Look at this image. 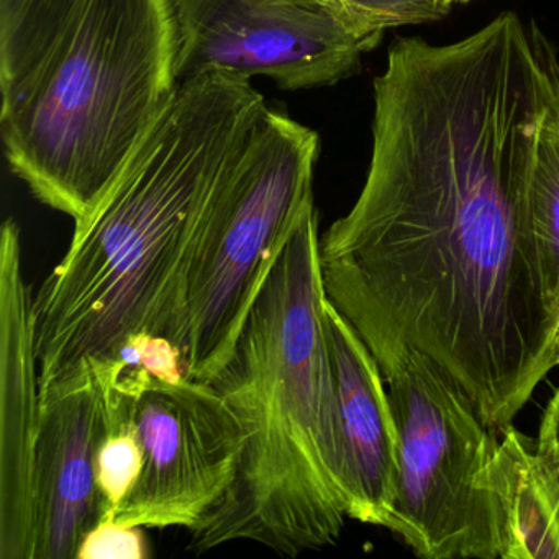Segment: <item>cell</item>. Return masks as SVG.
Here are the masks:
<instances>
[{
  "label": "cell",
  "mask_w": 559,
  "mask_h": 559,
  "mask_svg": "<svg viewBox=\"0 0 559 559\" xmlns=\"http://www.w3.org/2000/svg\"><path fill=\"white\" fill-rule=\"evenodd\" d=\"M556 104L555 55L513 12L443 47L397 38L361 194L319 241L326 299L384 379L428 356L496 431L559 366L530 215Z\"/></svg>",
  "instance_id": "obj_1"
},
{
  "label": "cell",
  "mask_w": 559,
  "mask_h": 559,
  "mask_svg": "<svg viewBox=\"0 0 559 559\" xmlns=\"http://www.w3.org/2000/svg\"><path fill=\"white\" fill-rule=\"evenodd\" d=\"M266 110L238 74L179 83L112 188L74 222L67 254L34 296L41 395L86 359H120L133 346H171L185 365L189 271L218 188Z\"/></svg>",
  "instance_id": "obj_2"
},
{
  "label": "cell",
  "mask_w": 559,
  "mask_h": 559,
  "mask_svg": "<svg viewBox=\"0 0 559 559\" xmlns=\"http://www.w3.org/2000/svg\"><path fill=\"white\" fill-rule=\"evenodd\" d=\"M319 212L307 205L211 384L243 431L234 486L189 549L250 539L283 555L335 545L345 530L342 438L325 335Z\"/></svg>",
  "instance_id": "obj_3"
},
{
  "label": "cell",
  "mask_w": 559,
  "mask_h": 559,
  "mask_svg": "<svg viewBox=\"0 0 559 559\" xmlns=\"http://www.w3.org/2000/svg\"><path fill=\"white\" fill-rule=\"evenodd\" d=\"M178 87L168 0H84L45 63L2 96L11 171L41 204L83 221Z\"/></svg>",
  "instance_id": "obj_4"
},
{
  "label": "cell",
  "mask_w": 559,
  "mask_h": 559,
  "mask_svg": "<svg viewBox=\"0 0 559 559\" xmlns=\"http://www.w3.org/2000/svg\"><path fill=\"white\" fill-rule=\"evenodd\" d=\"M316 130L267 109L225 175L182 310L185 374L211 382L234 352L271 266L313 198Z\"/></svg>",
  "instance_id": "obj_5"
},
{
  "label": "cell",
  "mask_w": 559,
  "mask_h": 559,
  "mask_svg": "<svg viewBox=\"0 0 559 559\" xmlns=\"http://www.w3.org/2000/svg\"><path fill=\"white\" fill-rule=\"evenodd\" d=\"M399 431V483L385 528L418 558L500 559L489 487L499 440L460 385L412 353L385 379Z\"/></svg>",
  "instance_id": "obj_6"
},
{
  "label": "cell",
  "mask_w": 559,
  "mask_h": 559,
  "mask_svg": "<svg viewBox=\"0 0 559 559\" xmlns=\"http://www.w3.org/2000/svg\"><path fill=\"white\" fill-rule=\"evenodd\" d=\"M116 391L142 450V471L110 522L199 528L234 486L243 431L211 382L127 366ZM107 522V520H106Z\"/></svg>",
  "instance_id": "obj_7"
},
{
  "label": "cell",
  "mask_w": 559,
  "mask_h": 559,
  "mask_svg": "<svg viewBox=\"0 0 559 559\" xmlns=\"http://www.w3.org/2000/svg\"><path fill=\"white\" fill-rule=\"evenodd\" d=\"M179 83L212 71L280 90L333 86L361 71L382 37H361L345 22L293 0H168Z\"/></svg>",
  "instance_id": "obj_8"
},
{
  "label": "cell",
  "mask_w": 559,
  "mask_h": 559,
  "mask_svg": "<svg viewBox=\"0 0 559 559\" xmlns=\"http://www.w3.org/2000/svg\"><path fill=\"white\" fill-rule=\"evenodd\" d=\"M123 359H86L41 395L34 450L35 559H78L86 536L106 520L97 456L109 433L112 385Z\"/></svg>",
  "instance_id": "obj_9"
},
{
  "label": "cell",
  "mask_w": 559,
  "mask_h": 559,
  "mask_svg": "<svg viewBox=\"0 0 559 559\" xmlns=\"http://www.w3.org/2000/svg\"><path fill=\"white\" fill-rule=\"evenodd\" d=\"M0 558L35 559L32 474L41 391L34 296L14 218L0 235Z\"/></svg>",
  "instance_id": "obj_10"
},
{
  "label": "cell",
  "mask_w": 559,
  "mask_h": 559,
  "mask_svg": "<svg viewBox=\"0 0 559 559\" xmlns=\"http://www.w3.org/2000/svg\"><path fill=\"white\" fill-rule=\"evenodd\" d=\"M323 316L338 407L348 516L385 528L399 483V431L388 382L361 336L329 299Z\"/></svg>",
  "instance_id": "obj_11"
},
{
  "label": "cell",
  "mask_w": 559,
  "mask_h": 559,
  "mask_svg": "<svg viewBox=\"0 0 559 559\" xmlns=\"http://www.w3.org/2000/svg\"><path fill=\"white\" fill-rule=\"evenodd\" d=\"M490 464L500 559H559V464L509 425Z\"/></svg>",
  "instance_id": "obj_12"
},
{
  "label": "cell",
  "mask_w": 559,
  "mask_h": 559,
  "mask_svg": "<svg viewBox=\"0 0 559 559\" xmlns=\"http://www.w3.org/2000/svg\"><path fill=\"white\" fill-rule=\"evenodd\" d=\"M530 215L546 299L559 323V104L549 110L539 132Z\"/></svg>",
  "instance_id": "obj_13"
},
{
  "label": "cell",
  "mask_w": 559,
  "mask_h": 559,
  "mask_svg": "<svg viewBox=\"0 0 559 559\" xmlns=\"http://www.w3.org/2000/svg\"><path fill=\"white\" fill-rule=\"evenodd\" d=\"M119 378V376H117ZM117 381V379H116ZM112 385V418L97 456V480L106 502L107 522L114 520L142 471V450L132 421Z\"/></svg>",
  "instance_id": "obj_14"
},
{
  "label": "cell",
  "mask_w": 559,
  "mask_h": 559,
  "mask_svg": "<svg viewBox=\"0 0 559 559\" xmlns=\"http://www.w3.org/2000/svg\"><path fill=\"white\" fill-rule=\"evenodd\" d=\"M343 21L361 37H382L385 31L437 22L450 14L448 0H338Z\"/></svg>",
  "instance_id": "obj_15"
},
{
  "label": "cell",
  "mask_w": 559,
  "mask_h": 559,
  "mask_svg": "<svg viewBox=\"0 0 559 559\" xmlns=\"http://www.w3.org/2000/svg\"><path fill=\"white\" fill-rule=\"evenodd\" d=\"M139 526L100 522L81 545L78 559H142L146 556L145 535Z\"/></svg>",
  "instance_id": "obj_16"
},
{
  "label": "cell",
  "mask_w": 559,
  "mask_h": 559,
  "mask_svg": "<svg viewBox=\"0 0 559 559\" xmlns=\"http://www.w3.org/2000/svg\"><path fill=\"white\" fill-rule=\"evenodd\" d=\"M535 444L539 453L559 460V385L543 412Z\"/></svg>",
  "instance_id": "obj_17"
},
{
  "label": "cell",
  "mask_w": 559,
  "mask_h": 559,
  "mask_svg": "<svg viewBox=\"0 0 559 559\" xmlns=\"http://www.w3.org/2000/svg\"><path fill=\"white\" fill-rule=\"evenodd\" d=\"M293 2L304 5V8L307 9H313V11L326 12V14L335 15L340 21H343L342 9H340L338 0H293Z\"/></svg>",
  "instance_id": "obj_18"
},
{
  "label": "cell",
  "mask_w": 559,
  "mask_h": 559,
  "mask_svg": "<svg viewBox=\"0 0 559 559\" xmlns=\"http://www.w3.org/2000/svg\"><path fill=\"white\" fill-rule=\"evenodd\" d=\"M448 2H450L451 5L467 4V2H471V0H448Z\"/></svg>",
  "instance_id": "obj_19"
},
{
  "label": "cell",
  "mask_w": 559,
  "mask_h": 559,
  "mask_svg": "<svg viewBox=\"0 0 559 559\" xmlns=\"http://www.w3.org/2000/svg\"><path fill=\"white\" fill-rule=\"evenodd\" d=\"M536 451H538V450H536ZM538 453H539V451H538ZM539 454H542V456L548 457V460L555 461V463L559 464V460H556V457L546 456V454H543V453H539Z\"/></svg>",
  "instance_id": "obj_20"
},
{
  "label": "cell",
  "mask_w": 559,
  "mask_h": 559,
  "mask_svg": "<svg viewBox=\"0 0 559 559\" xmlns=\"http://www.w3.org/2000/svg\"><path fill=\"white\" fill-rule=\"evenodd\" d=\"M556 343H558V353H559V323H558V332H556Z\"/></svg>",
  "instance_id": "obj_21"
}]
</instances>
